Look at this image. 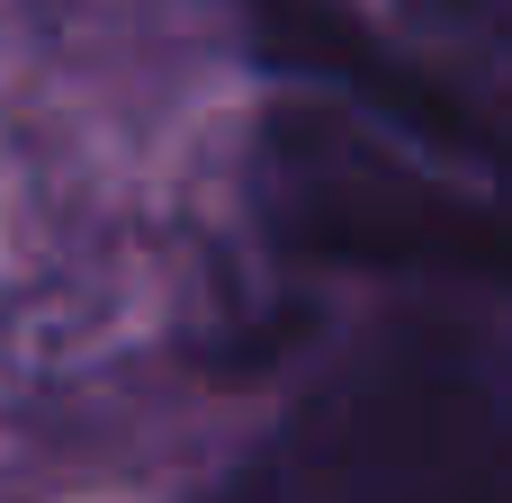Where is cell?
<instances>
[{"label":"cell","instance_id":"7a4b0ae2","mask_svg":"<svg viewBox=\"0 0 512 503\" xmlns=\"http://www.w3.org/2000/svg\"><path fill=\"white\" fill-rule=\"evenodd\" d=\"M261 216L288 252L369 279H468L512 297V207L450 189L333 117H279L261 153Z\"/></svg>","mask_w":512,"mask_h":503},{"label":"cell","instance_id":"3957f363","mask_svg":"<svg viewBox=\"0 0 512 503\" xmlns=\"http://www.w3.org/2000/svg\"><path fill=\"white\" fill-rule=\"evenodd\" d=\"M234 9H243L252 45H261L279 72L324 81V90L351 99L360 117L414 135L423 153H459V162L495 171L512 189V117L504 108H486V99H468L459 81H441L432 63L396 54L378 27H360L342 0H234Z\"/></svg>","mask_w":512,"mask_h":503},{"label":"cell","instance_id":"6da1fadb","mask_svg":"<svg viewBox=\"0 0 512 503\" xmlns=\"http://www.w3.org/2000/svg\"><path fill=\"white\" fill-rule=\"evenodd\" d=\"M225 503H512V369L414 351L342 378Z\"/></svg>","mask_w":512,"mask_h":503}]
</instances>
